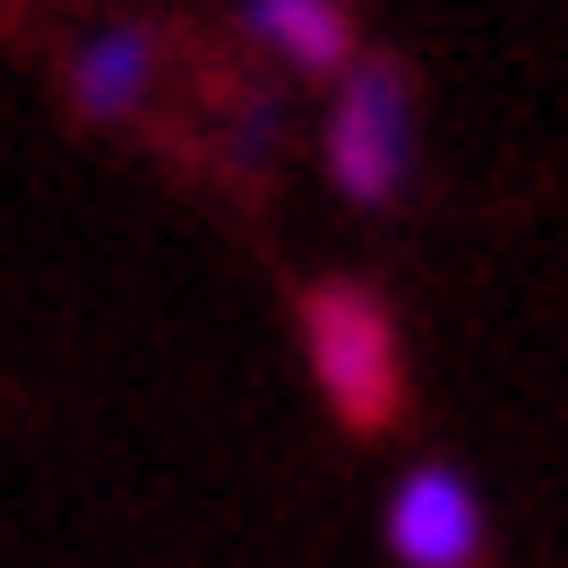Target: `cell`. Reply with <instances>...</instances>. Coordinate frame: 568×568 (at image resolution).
<instances>
[{
	"label": "cell",
	"instance_id": "1",
	"mask_svg": "<svg viewBox=\"0 0 568 568\" xmlns=\"http://www.w3.org/2000/svg\"><path fill=\"white\" fill-rule=\"evenodd\" d=\"M302 345H311V379L336 405L345 430H388L405 414V354H396L388 302L354 276L311 284L302 302Z\"/></svg>",
	"mask_w": 568,
	"mask_h": 568
},
{
	"label": "cell",
	"instance_id": "2",
	"mask_svg": "<svg viewBox=\"0 0 568 568\" xmlns=\"http://www.w3.org/2000/svg\"><path fill=\"white\" fill-rule=\"evenodd\" d=\"M320 155H327L336 199H354V207H396L414 190L423 130H414V78H405V61L371 52V61H354V70L336 78Z\"/></svg>",
	"mask_w": 568,
	"mask_h": 568
},
{
	"label": "cell",
	"instance_id": "3",
	"mask_svg": "<svg viewBox=\"0 0 568 568\" xmlns=\"http://www.w3.org/2000/svg\"><path fill=\"white\" fill-rule=\"evenodd\" d=\"M388 551L405 568H483V551H491V508H483V491H474V474L448 457L414 465V474H396L388 491Z\"/></svg>",
	"mask_w": 568,
	"mask_h": 568
},
{
	"label": "cell",
	"instance_id": "4",
	"mask_svg": "<svg viewBox=\"0 0 568 568\" xmlns=\"http://www.w3.org/2000/svg\"><path fill=\"white\" fill-rule=\"evenodd\" d=\"M242 27L302 78H345L362 61L354 52V9H345V0H242Z\"/></svg>",
	"mask_w": 568,
	"mask_h": 568
},
{
	"label": "cell",
	"instance_id": "5",
	"mask_svg": "<svg viewBox=\"0 0 568 568\" xmlns=\"http://www.w3.org/2000/svg\"><path fill=\"white\" fill-rule=\"evenodd\" d=\"M155 87V36L146 27H95L70 61V104L87 121H130Z\"/></svg>",
	"mask_w": 568,
	"mask_h": 568
},
{
	"label": "cell",
	"instance_id": "6",
	"mask_svg": "<svg viewBox=\"0 0 568 568\" xmlns=\"http://www.w3.org/2000/svg\"><path fill=\"white\" fill-rule=\"evenodd\" d=\"M276 139H284V104L276 95H242V112H233V164L258 173V164L276 155Z\"/></svg>",
	"mask_w": 568,
	"mask_h": 568
}]
</instances>
